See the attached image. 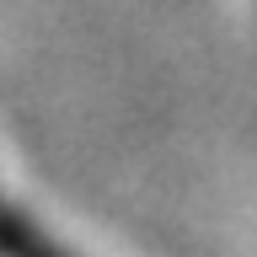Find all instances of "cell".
<instances>
[{
    "label": "cell",
    "instance_id": "cell-1",
    "mask_svg": "<svg viewBox=\"0 0 257 257\" xmlns=\"http://www.w3.org/2000/svg\"><path fill=\"white\" fill-rule=\"evenodd\" d=\"M0 257H59V252H54L48 241H38L11 209L0 204Z\"/></svg>",
    "mask_w": 257,
    "mask_h": 257
}]
</instances>
